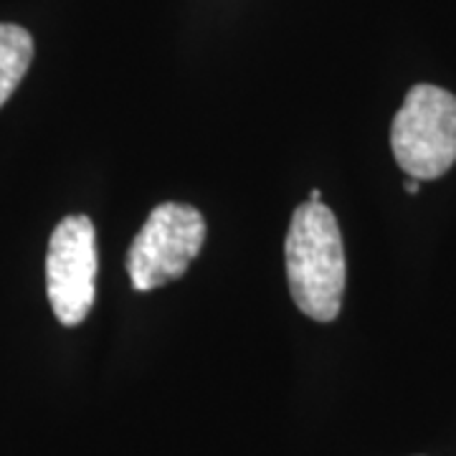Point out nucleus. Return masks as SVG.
<instances>
[{"instance_id": "7", "label": "nucleus", "mask_w": 456, "mask_h": 456, "mask_svg": "<svg viewBox=\"0 0 456 456\" xmlns=\"http://www.w3.org/2000/svg\"><path fill=\"white\" fill-rule=\"evenodd\" d=\"M320 198H322V193H320V191L314 188V191H312V193H310V203H322Z\"/></svg>"}, {"instance_id": "5", "label": "nucleus", "mask_w": 456, "mask_h": 456, "mask_svg": "<svg viewBox=\"0 0 456 456\" xmlns=\"http://www.w3.org/2000/svg\"><path fill=\"white\" fill-rule=\"evenodd\" d=\"M33 61L31 33L13 23H0V107L23 82Z\"/></svg>"}, {"instance_id": "1", "label": "nucleus", "mask_w": 456, "mask_h": 456, "mask_svg": "<svg viewBox=\"0 0 456 456\" xmlns=\"http://www.w3.org/2000/svg\"><path fill=\"white\" fill-rule=\"evenodd\" d=\"M294 305L317 322H332L345 294V246L335 213L325 203H302L284 244Z\"/></svg>"}, {"instance_id": "6", "label": "nucleus", "mask_w": 456, "mask_h": 456, "mask_svg": "<svg viewBox=\"0 0 456 456\" xmlns=\"http://www.w3.org/2000/svg\"><path fill=\"white\" fill-rule=\"evenodd\" d=\"M419 188H421V180H416V178L406 180V191H408V193H419Z\"/></svg>"}, {"instance_id": "4", "label": "nucleus", "mask_w": 456, "mask_h": 456, "mask_svg": "<svg viewBox=\"0 0 456 456\" xmlns=\"http://www.w3.org/2000/svg\"><path fill=\"white\" fill-rule=\"evenodd\" d=\"M97 233L86 216H66L53 228L46 256V292L56 320L79 325L97 294Z\"/></svg>"}, {"instance_id": "2", "label": "nucleus", "mask_w": 456, "mask_h": 456, "mask_svg": "<svg viewBox=\"0 0 456 456\" xmlns=\"http://www.w3.org/2000/svg\"><path fill=\"white\" fill-rule=\"evenodd\" d=\"M391 147L401 170L434 180L456 163V97L434 84H416L391 127Z\"/></svg>"}, {"instance_id": "3", "label": "nucleus", "mask_w": 456, "mask_h": 456, "mask_svg": "<svg viewBox=\"0 0 456 456\" xmlns=\"http://www.w3.org/2000/svg\"><path fill=\"white\" fill-rule=\"evenodd\" d=\"M206 241V221L188 203H160L127 251V274L137 292H152L183 277Z\"/></svg>"}]
</instances>
